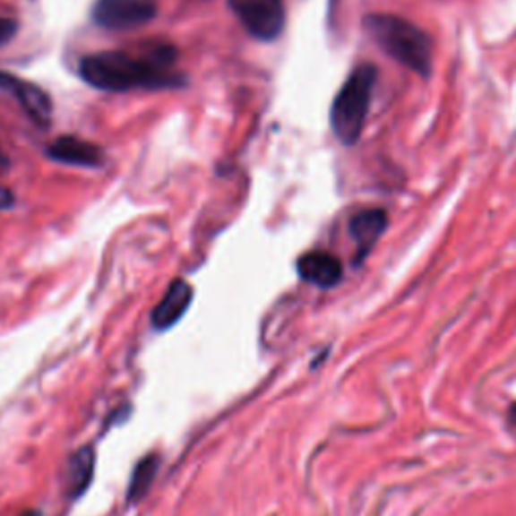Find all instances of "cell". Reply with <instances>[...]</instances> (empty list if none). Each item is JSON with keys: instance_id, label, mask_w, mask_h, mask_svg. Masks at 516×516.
<instances>
[{"instance_id": "1", "label": "cell", "mask_w": 516, "mask_h": 516, "mask_svg": "<svg viewBox=\"0 0 516 516\" xmlns=\"http://www.w3.org/2000/svg\"><path fill=\"white\" fill-rule=\"evenodd\" d=\"M176 61L172 47H156L150 55L133 56L121 51H105L85 56L79 73L89 85L103 91H129L135 87H169L174 85Z\"/></svg>"}, {"instance_id": "2", "label": "cell", "mask_w": 516, "mask_h": 516, "mask_svg": "<svg viewBox=\"0 0 516 516\" xmlns=\"http://www.w3.org/2000/svg\"><path fill=\"white\" fill-rule=\"evenodd\" d=\"M366 30L387 56L417 75H430L432 43L422 29L393 14H371L366 19Z\"/></svg>"}, {"instance_id": "3", "label": "cell", "mask_w": 516, "mask_h": 516, "mask_svg": "<svg viewBox=\"0 0 516 516\" xmlns=\"http://www.w3.org/2000/svg\"><path fill=\"white\" fill-rule=\"evenodd\" d=\"M375 77L374 64H359L339 89L331 108V127L337 140L345 145H353L359 140L369 113Z\"/></svg>"}, {"instance_id": "4", "label": "cell", "mask_w": 516, "mask_h": 516, "mask_svg": "<svg viewBox=\"0 0 516 516\" xmlns=\"http://www.w3.org/2000/svg\"><path fill=\"white\" fill-rule=\"evenodd\" d=\"M228 4L250 35L261 40L277 39L285 27L282 0H228Z\"/></svg>"}, {"instance_id": "5", "label": "cell", "mask_w": 516, "mask_h": 516, "mask_svg": "<svg viewBox=\"0 0 516 516\" xmlns=\"http://www.w3.org/2000/svg\"><path fill=\"white\" fill-rule=\"evenodd\" d=\"M156 14V0H97L93 6V21L109 30L142 27Z\"/></svg>"}, {"instance_id": "6", "label": "cell", "mask_w": 516, "mask_h": 516, "mask_svg": "<svg viewBox=\"0 0 516 516\" xmlns=\"http://www.w3.org/2000/svg\"><path fill=\"white\" fill-rule=\"evenodd\" d=\"M194 298V288L190 287V282L185 280H174L169 288L166 290V295L158 303L156 309L151 311V325L158 331H166L169 327H174L177 321H180L188 306L192 305Z\"/></svg>"}, {"instance_id": "7", "label": "cell", "mask_w": 516, "mask_h": 516, "mask_svg": "<svg viewBox=\"0 0 516 516\" xmlns=\"http://www.w3.org/2000/svg\"><path fill=\"white\" fill-rule=\"evenodd\" d=\"M297 271L303 280L321 288L335 287L343 277V266L339 258L329 253H321V250L306 253L298 258Z\"/></svg>"}, {"instance_id": "8", "label": "cell", "mask_w": 516, "mask_h": 516, "mask_svg": "<svg viewBox=\"0 0 516 516\" xmlns=\"http://www.w3.org/2000/svg\"><path fill=\"white\" fill-rule=\"evenodd\" d=\"M47 156L67 166L97 168L103 164V151L95 143H89L73 135H63L47 148Z\"/></svg>"}, {"instance_id": "9", "label": "cell", "mask_w": 516, "mask_h": 516, "mask_svg": "<svg viewBox=\"0 0 516 516\" xmlns=\"http://www.w3.org/2000/svg\"><path fill=\"white\" fill-rule=\"evenodd\" d=\"M95 472V452L91 448H81L71 456L64 472V490L69 498H79L85 494V490L91 486Z\"/></svg>"}, {"instance_id": "10", "label": "cell", "mask_w": 516, "mask_h": 516, "mask_svg": "<svg viewBox=\"0 0 516 516\" xmlns=\"http://www.w3.org/2000/svg\"><path fill=\"white\" fill-rule=\"evenodd\" d=\"M385 224L387 218L382 210H363L357 216H353L349 230L353 240L357 242V250L361 254L369 253L371 246L382 236Z\"/></svg>"}, {"instance_id": "11", "label": "cell", "mask_w": 516, "mask_h": 516, "mask_svg": "<svg viewBox=\"0 0 516 516\" xmlns=\"http://www.w3.org/2000/svg\"><path fill=\"white\" fill-rule=\"evenodd\" d=\"M16 99H19L21 108L27 111V116L35 121L37 125H43V127L48 125V121H51V116H53V108H51V99H48V95L43 91V89L22 81L19 93H16Z\"/></svg>"}, {"instance_id": "12", "label": "cell", "mask_w": 516, "mask_h": 516, "mask_svg": "<svg viewBox=\"0 0 516 516\" xmlns=\"http://www.w3.org/2000/svg\"><path fill=\"white\" fill-rule=\"evenodd\" d=\"M158 470H159V456L156 454H148L137 462L135 470L132 474V480H129V488H127L129 503H140V500L148 494V490L151 488Z\"/></svg>"}, {"instance_id": "13", "label": "cell", "mask_w": 516, "mask_h": 516, "mask_svg": "<svg viewBox=\"0 0 516 516\" xmlns=\"http://www.w3.org/2000/svg\"><path fill=\"white\" fill-rule=\"evenodd\" d=\"M16 30H19L16 21L11 19V16L0 14V45H6L16 35Z\"/></svg>"}, {"instance_id": "14", "label": "cell", "mask_w": 516, "mask_h": 516, "mask_svg": "<svg viewBox=\"0 0 516 516\" xmlns=\"http://www.w3.org/2000/svg\"><path fill=\"white\" fill-rule=\"evenodd\" d=\"M21 85H22L21 79H16L13 75H8V73L0 71V91H8V93H13L16 97Z\"/></svg>"}, {"instance_id": "15", "label": "cell", "mask_w": 516, "mask_h": 516, "mask_svg": "<svg viewBox=\"0 0 516 516\" xmlns=\"http://www.w3.org/2000/svg\"><path fill=\"white\" fill-rule=\"evenodd\" d=\"M13 200H14V198H13V192L0 185V210L11 208V206H13Z\"/></svg>"}, {"instance_id": "16", "label": "cell", "mask_w": 516, "mask_h": 516, "mask_svg": "<svg viewBox=\"0 0 516 516\" xmlns=\"http://www.w3.org/2000/svg\"><path fill=\"white\" fill-rule=\"evenodd\" d=\"M6 168H8V158L4 156V151L0 150V174H3Z\"/></svg>"}, {"instance_id": "17", "label": "cell", "mask_w": 516, "mask_h": 516, "mask_svg": "<svg viewBox=\"0 0 516 516\" xmlns=\"http://www.w3.org/2000/svg\"><path fill=\"white\" fill-rule=\"evenodd\" d=\"M21 516H40L39 511H27V512H22Z\"/></svg>"}, {"instance_id": "18", "label": "cell", "mask_w": 516, "mask_h": 516, "mask_svg": "<svg viewBox=\"0 0 516 516\" xmlns=\"http://www.w3.org/2000/svg\"><path fill=\"white\" fill-rule=\"evenodd\" d=\"M511 417H512V422L516 424V406L511 409Z\"/></svg>"}]
</instances>
